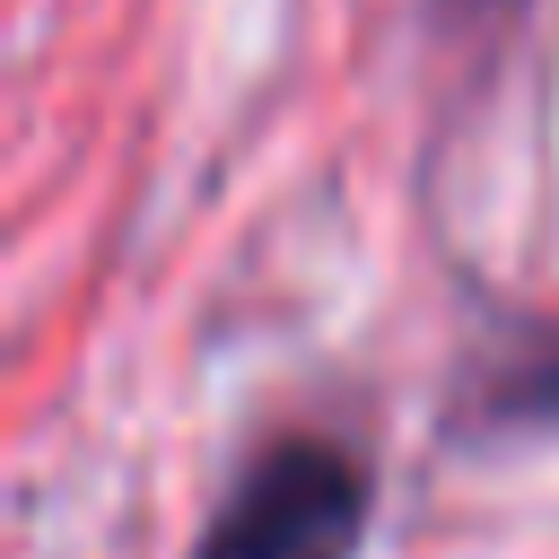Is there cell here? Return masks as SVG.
I'll use <instances>...</instances> for the list:
<instances>
[{
    "label": "cell",
    "instance_id": "6da1fadb",
    "mask_svg": "<svg viewBox=\"0 0 559 559\" xmlns=\"http://www.w3.org/2000/svg\"><path fill=\"white\" fill-rule=\"evenodd\" d=\"M358 533H367V463L323 437H288L236 480L192 559H349Z\"/></svg>",
    "mask_w": 559,
    "mask_h": 559
},
{
    "label": "cell",
    "instance_id": "7a4b0ae2",
    "mask_svg": "<svg viewBox=\"0 0 559 559\" xmlns=\"http://www.w3.org/2000/svg\"><path fill=\"white\" fill-rule=\"evenodd\" d=\"M445 17H498V9H515V0H437Z\"/></svg>",
    "mask_w": 559,
    "mask_h": 559
}]
</instances>
